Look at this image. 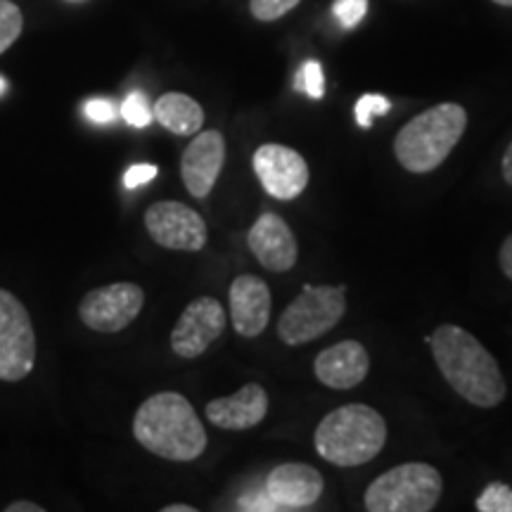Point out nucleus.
Masks as SVG:
<instances>
[{
  "label": "nucleus",
  "instance_id": "obj_1",
  "mask_svg": "<svg viewBox=\"0 0 512 512\" xmlns=\"http://www.w3.org/2000/svg\"><path fill=\"white\" fill-rule=\"evenodd\" d=\"M432 356L444 380L451 384L467 403L477 408H496L503 403L508 387L498 361L484 344L458 325H439L427 337Z\"/></svg>",
  "mask_w": 512,
  "mask_h": 512
},
{
  "label": "nucleus",
  "instance_id": "obj_2",
  "mask_svg": "<svg viewBox=\"0 0 512 512\" xmlns=\"http://www.w3.org/2000/svg\"><path fill=\"white\" fill-rule=\"evenodd\" d=\"M133 437L155 456L174 463L197 460L207 448V430L192 403L178 392H159L140 403Z\"/></svg>",
  "mask_w": 512,
  "mask_h": 512
},
{
  "label": "nucleus",
  "instance_id": "obj_3",
  "mask_svg": "<svg viewBox=\"0 0 512 512\" xmlns=\"http://www.w3.org/2000/svg\"><path fill=\"white\" fill-rule=\"evenodd\" d=\"M313 444L320 458L337 467L366 465L387 444V422L366 403H347L320 420Z\"/></svg>",
  "mask_w": 512,
  "mask_h": 512
},
{
  "label": "nucleus",
  "instance_id": "obj_4",
  "mask_svg": "<svg viewBox=\"0 0 512 512\" xmlns=\"http://www.w3.org/2000/svg\"><path fill=\"white\" fill-rule=\"evenodd\" d=\"M467 128V112L458 102H441L396 133L394 155L411 174H430L446 162Z\"/></svg>",
  "mask_w": 512,
  "mask_h": 512
},
{
  "label": "nucleus",
  "instance_id": "obj_5",
  "mask_svg": "<svg viewBox=\"0 0 512 512\" xmlns=\"http://www.w3.org/2000/svg\"><path fill=\"white\" fill-rule=\"evenodd\" d=\"M444 482L437 467L403 463L387 470L366 489L368 512H430L439 503Z\"/></svg>",
  "mask_w": 512,
  "mask_h": 512
},
{
  "label": "nucleus",
  "instance_id": "obj_6",
  "mask_svg": "<svg viewBox=\"0 0 512 512\" xmlns=\"http://www.w3.org/2000/svg\"><path fill=\"white\" fill-rule=\"evenodd\" d=\"M344 311H347L344 285H304L302 294L280 316L278 337L287 347H302L335 328Z\"/></svg>",
  "mask_w": 512,
  "mask_h": 512
},
{
  "label": "nucleus",
  "instance_id": "obj_7",
  "mask_svg": "<svg viewBox=\"0 0 512 512\" xmlns=\"http://www.w3.org/2000/svg\"><path fill=\"white\" fill-rule=\"evenodd\" d=\"M36 366V332L15 294L0 290V380L22 382Z\"/></svg>",
  "mask_w": 512,
  "mask_h": 512
},
{
  "label": "nucleus",
  "instance_id": "obj_8",
  "mask_svg": "<svg viewBox=\"0 0 512 512\" xmlns=\"http://www.w3.org/2000/svg\"><path fill=\"white\" fill-rule=\"evenodd\" d=\"M145 292L136 283H112L91 290L79 304V318L95 332H121L143 311Z\"/></svg>",
  "mask_w": 512,
  "mask_h": 512
},
{
  "label": "nucleus",
  "instance_id": "obj_9",
  "mask_svg": "<svg viewBox=\"0 0 512 512\" xmlns=\"http://www.w3.org/2000/svg\"><path fill=\"white\" fill-rule=\"evenodd\" d=\"M145 228L157 245L176 252H200L207 245V223L195 209L176 200L152 204L145 211Z\"/></svg>",
  "mask_w": 512,
  "mask_h": 512
},
{
  "label": "nucleus",
  "instance_id": "obj_10",
  "mask_svg": "<svg viewBox=\"0 0 512 512\" xmlns=\"http://www.w3.org/2000/svg\"><path fill=\"white\" fill-rule=\"evenodd\" d=\"M254 174L268 195L287 202L299 197L309 185V164L287 145L266 143L254 152Z\"/></svg>",
  "mask_w": 512,
  "mask_h": 512
},
{
  "label": "nucleus",
  "instance_id": "obj_11",
  "mask_svg": "<svg viewBox=\"0 0 512 512\" xmlns=\"http://www.w3.org/2000/svg\"><path fill=\"white\" fill-rule=\"evenodd\" d=\"M226 311L216 297L192 299L171 330V349L181 358H197L207 351L226 330Z\"/></svg>",
  "mask_w": 512,
  "mask_h": 512
},
{
  "label": "nucleus",
  "instance_id": "obj_12",
  "mask_svg": "<svg viewBox=\"0 0 512 512\" xmlns=\"http://www.w3.org/2000/svg\"><path fill=\"white\" fill-rule=\"evenodd\" d=\"M223 162H226V140H223L221 131L195 133V138L185 147L181 157L185 190L195 200H207L216 181H219Z\"/></svg>",
  "mask_w": 512,
  "mask_h": 512
},
{
  "label": "nucleus",
  "instance_id": "obj_13",
  "mask_svg": "<svg viewBox=\"0 0 512 512\" xmlns=\"http://www.w3.org/2000/svg\"><path fill=\"white\" fill-rule=\"evenodd\" d=\"M228 302L230 320H233V328L240 337H259L271 323V290L259 275H238L228 290Z\"/></svg>",
  "mask_w": 512,
  "mask_h": 512
},
{
  "label": "nucleus",
  "instance_id": "obj_14",
  "mask_svg": "<svg viewBox=\"0 0 512 512\" xmlns=\"http://www.w3.org/2000/svg\"><path fill=\"white\" fill-rule=\"evenodd\" d=\"M247 245L266 271L287 273L297 266V238L278 214H261L249 228Z\"/></svg>",
  "mask_w": 512,
  "mask_h": 512
},
{
  "label": "nucleus",
  "instance_id": "obj_15",
  "mask_svg": "<svg viewBox=\"0 0 512 512\" xmlns=\"http://www.w3.org/2000/svg\"><path fill=\"white\" fill-rule=\"evenodd\" d=\"M323 475L306 463H283L268 472L264 489L278 510H306L323 496Z\"/></svg>",
  "mask_w": 512,
  "mask_h": 512
},
{
  "label": "nucleus",
  "instance_id": "obj_16",
  "mask_svg": "<svg viewBox=\"0 0 512 512\" xmlns=\"http://www.w3.org/2000/svg\"><path fill=\"white\" fill-rule=\"evenodd\" d=\"M370 370V356L366 347L356 339L332 344L323 349L313 361V373L318 382L328 389H354L366 380Z\"/></svg>",
  "mask_w": 512,
  "mask_h": 512
},
{
  "label": "nucleus",
  "instance_id": "obj_17",
  "mask_svg": "<svg viewBox=\"0 0 512 512\" xmlns=\"http://www.w3.org/2000/svg\"><path fill=\"white\" fill-rule=\"evenodd\" d=\"M204 413H207L211 425L219 427V430H249V427H256L266 418L268 394L261 384L249 382L235 394L209 401Z\"/></svg>",
  "mask_w": 512,
  "mask_h": 512
},
{
  "label": "nucleus",
  "instance_id": "obj_18",
  "mask_svg": "<svg viewBox=\"0 0 512 512\" xmlns=\"http://www.w3.org/2000/svg\"><path fill=\"white\" fill-rule=\"evenodd\" d=\"M152 117L174 136H195L204 124L202 105L185 93H164L152 105Z\"/></svg>",
  "mask_w": 512,
  "mask_h": 512
},
{
  "label": "nucleus",
  "instance_id": "obj_19",
  "mask_svg": "<svg viewBox=\"0 0 512 512\" xmlns=\"http://www.w3.org/2000/svg\"><path fill=\"white\" fill-rule=\"evenodd\" d=\"M24 15L17 3L12 0H0V55L8 53L22 36Z\"/></svg>",
  "mask_w": 512,
  "mask_h": 512
},
{
  "label": "nucleus",
  "instance_id": "obj_20",
  "mask_svg": "<svg viewBox=\"0 0 512 512\" xmlns=\"http://www.w3.org/2000/svg\"><path fill=\"white\" fill-rule=\"evenodd\" d=\"M294 88L302 91L304 95H309L313 100H320L325 95V76H323V67L320 62L309 60L302 64L297 76H294Z\"/></svg>",
  "mask_w": 512,
  "mask_h": 512
},
{
  "label": "nucleus",
  "instance_id": "obj_21",
  "mask_svg": "<svg viewBox=\"0 0 512 512\" xmlns=\"http://www.w3.org/2000/svg\"><path fill=\"white\" fill-rule=\"evenodd\" d=\"M389 110H392V102L384 98V95H377V93L361 95L354 107L356 124L361 128H370L373 126L375 117H384V114H389Z\"/></svg>",
  "mask_w": 512,
  "mask_h": 512
},
{
  "label": "nucleus",
  "instance_id": "obj_22",
  "mask_svg": "<svg viewBox=\"0 0 512 512\" xmlns=\"http://www.w3.org/2000/svg\"><path fill=\"white\" fill-rule=\"evenodd\" d=\"M479 512H512V489L503 482L489 484L477 498Z\"/></svg>",
  "mask_w": 512,
  "mask_h": 512
},
{
  "label": "nucleus",
  "instance_id": "obj_23",
  "mask_svg": "<svg viewBox=\"0 0 512 512\" xmlns=\"http://www.w3.org/2000/svg\"><path fill=\"white\" fill-rule=\"evenodd\" d=\"M119 114L124 117L128 126H136V128H145L152 119H155V117H152L150 102H147L145 95L138 93V91L128 95V98L124 100V105H121Z\"/></svg>",
  "mask_w": 512,
  "mask_h": 512
},
{
  "label": "nucleus",
  "instance_id": "obj_24",
  "mask_svg": "<svg viewBox=\"0 0 512 512\" xmlns=\"http://www.w3.org/2000/svg\"><path fill=\"white\" fill-rule=\"evenodd\" d=\"M302 0H249V12L259 22H275L297 8Z\"/></svg>",
  "mask_w": 512,
  "mask_h": 512
},
{
  "label": "nucleus",
  "instance_id": "obj_25",
  "mask_svg": "<svg viewBox=\"0 0 512 512\" xmlns=\"http://www.w3.org/2000/svg\"><path fill=\"white\" fill-rule=\"evenodd\" d=\"M368 12V0H335L332 3V15L344 29H354L363 22Z\"/></svg>",
  "mask_w": 512,
  "mask_h": 512
},
{
  "label": "nucleus",
  "instance_id": "obj_26",
  "mask_svg": "<svg viewBox=\"0 0 512 512\" xmlns=\"http://www.w3.org/2000/svg\"><path fill=\"white\" fill-rule=\"evenodd\" d=\"M83 114H86V119L93 121V124H112V121L119 117V110L114 102L95 98L83 105Z\"/></svg>",
  "mask_w": 512,
  "mask_h": 512
},
{
  "label": "nucleus",
  "instance_id": "obj_27",
  "mask_svg": "<svg viewBox=\"0 0 512 512\" xmlns=\"http://www.w3.org/2000/svg\"><path fill=\"white\" fill-rule=\"evenodd\" d=\"M238 510L242 512H278V505L273 503V498L268 496L266 489L249 491V494L240 496Z\"/></svg>",
  "mask_w": 512,
  "mask_h": 512
},
{
  "label": "nucleus",
  "instance_id": "obj_28",
  "mask_svg": "<svg viewBox=\"0 0 512 512\" xmlns=\"http://www.w3.org/2000/svg\"><path fill=\"white\" fill-rule=\"evenodd\" d=\"M157 174H159V169H157L155 164H133L131 169H126V174H124V185H126L128 190L140 188V185H145V183L155 181Z\"/></svg>",
  "mask_w": 512,
  "mask_h": 512
},
{
  "label": "nucleus",
  "instance_id": "obj_29",
  "mask_svg": "<svg viewBox=\"0 0 512 512\" xmlns=\"http://www.w3.org/2000/svg\"><path fill=\"white\" fill-rule=\"evenodd\" d=\"M498 264H501V271L508 280H512V233L505 238L501 245V254H498Z\"/></svg>",
  "mask_w": 512,
  "mask_h": 512
},
{
  "label": "nucleus",
  "instance_id": "obj_30",
  "mask_svg": "<svg viewBox=\"0 0 512 512\" xmlns=\"http://www.w3.org/2000/svg\"><path fill=\"white\" fill-rule=\"evenodd\" d=\"M5 512H43V508L38 503H31V501H15L5 508Z\"/></svg>",
  "mask_w": 512,
  "mask_h": 512
},
{
  "label": "nucleus",
  "instance_id": "obj_31",
  "mask_svg": "<svg viewBox=\"0 0 512 512\" xmlns=\"http://www.w3.org/2000/svg\"><path fill=\"white\" fill-rule=\"evenodd\" d=\"M501 171H503V178H505V183L512 185V143L508 145V150H505V155H503Z\"/></svg>",
  "mask_w": 512,
  "mask_h": 512
},
{
  "label": "nucleus",
  "instance_id": "obj_32",
  "mask_svg": "<svg viewBox=\"0 0 512 512\" xmlns=\"http://www.w3.org/2000/svg\"><path fill=\"white\" fill-rule=\"evenodd\" d=\"M162 512H195V508L192 505H166Z\"/></svg>",
  "mask_w": 512,
  "mask_h": 512
},
{
  "label": "nucleus",
  "instance_id": "obj_33",
  "mask_svg": "<svg viewBox=\"0 0 512 512\" xmlns=\"http://www.w3.org/2000/svg\"><path fill=\"white\" fill-rule=\"evenodd\" d=\"M5 91H8V81H5L3 76H0V95H3Z\"/></svg>",
  "mask_w": 512,
  "mask_h": 512
},
{
  "label": "nucleus",
  "instance_id": "obj_34",
  "mask_svg": "<svg viewBox=\"0 0 512 512\" xmlns=\"http://www.w3.org/2000/svg\"><path fill=\"white\" fill-rule=\"evenodd\" d=\"M496 5H503V8H512V0H494Z\"/></svg>",
  "mask_w": 512,
  "mask_h": 512
}]
</instances>
